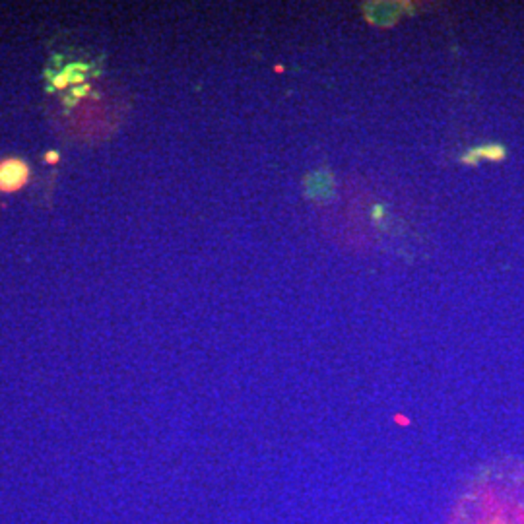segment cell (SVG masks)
Here are the masks:
<instances>
[{"label": "cell", "mask_w": 524, "mask_h": 524, "mask_svg": "<svg viewBox=\"0 0 524 524\" xmlns=\"http://www.w3.org/2000/svg\"><path fill=\"white\" fill-rule=\"evenodd\" d=\"M451 524H524V468L493 466L468 481Z\"/></svg>", "instance_id": "1"}, {"label": "cell", "mask_w": 524, "mask_h": 524, "mask_svg": "<svg viewBox=\"0 0 524 524\" xmlns=\"http://www.w3.org/2000/svg\"><path fill=\"white\" fill-rule=\"evenodd\" d=\"M31 179V167L29 163L20 157H4L0 160V192L2 194H14L26 189Z\"/></svg>", "instance_id": "2"}, {"label": "cell", "mask_w": 524, "mask_h": 524, "mask_svg": "<svg viewBox=\"0 0 524 524\" xmlns=\"http://www.w3.org/2000/svg\"><path fill=\"white\" fill-rule=\"evenodd\" d=\"M86 66L84 64H70V66H66L64 68V74L68 76V82H70V86H82V82L86 78Z\"/></svg>", "instance_id": "3"}, {"label": "cell", "mask_w": 524, "mask_h": 524, "mask_svg": "<svg viewBox=\"0 0 524 524\" xmlns=\"http://www.w3.org/2000/svg\"><path fill=\"white\" fill-rule=\"evenodd\" d=\"M70 86V82H68V76L63 72H59L56 76H53V88L54 90H64V88H68Z\"/></svg>", "instance_id": "4"}, {"label": "cell", "mask_w": 524, "mask_h": 524, "mask_svg": "<svg viewBox=\"0 0 524 524\" xmlns=\"http://www.w3.org/2000/svg\"><path fill=\"white\" fill-rule=\"evenodd\" d=\"M43 160H45L47 165H56V163L61 162V154L54 152V150H49V152H45V155H43Z\"/></svg>", "instance_id": "5"}, {"label": "cell", "mask_w": 524, "mask_h": 524, "mask_svg": "<svg viewBox=\"0 0 524 524\" xmlns=\"http://www.w3.org/2000/svg\"><path fill=\"white\" fill-rule=\"evenodd\" d=\"M91 91L90 84H82V86H76L74 88V98H84V95H88Z\"/></svg>", "instance_id": "6"}]
</instances>
